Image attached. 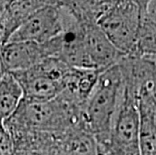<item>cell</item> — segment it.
I'll use <instances>...</instances> for the list:
<instances>
[{
	"instance_id": "cell-1",
	"label": "cell",
	"mask_w": 156,
	"mask_h": 155,
	"mask_svg": "<svg viewBox=\"0 0 156 155\" xmlns=\"http://www.w3.org/2000/svg\"><path fill=\"white\" fill-rule=\"evenodd\" d=\"M125 95L124 79L119 65L102 71L84 105V121L100 149L107 154L112 125Z\"/></svg>"
},
{
	"instance_id": "cell-2",
	"label": "cell",
	"mask_w": 156,
	"mask_h": 155,
	"mask_svg": "<svg viewBox=\"0 0 156 155\" xmlns=\"http://www.w3.org/2000/svg\"><path fill=\"white\" fill-rule=\"evenodd\" d=\"M140 20L141 1H113L97 23L123 55H132L135 54Z\"/></svg>"
},
{
	"instance_id": "cell-3",
	"label": "cell",
	"mask_w": 156,
	"mask_h": 155,
	"mask_svg": "<svg viewBox=\"0 0 156 155\" xmlns=\"http://www.w3.org/2000/svg\"><path fill=\"white\" fill-rule=\"evenodd\" d=\"M69 71L59 68L55 62L44 61L28 71L15 72L27 102L45 103L55 101L68 87Z\"/></svg>"
},
{
	"instance_id": "cell-4",
	"label": "cell",
	"mask_w": 156,
	"mask_h": 155,
	"mask_svg": "<svg viewBox=\"0 0 156 155\" xmlns=\"http://www.w3.org/2000/svg\"><path fill=\"white\" fill-rule=\"evenodd\" d=\"M140 129L137 103L125 91L112 125L108 152L116 155H140Z\"/></svg>"
},
{
	"instance_id": "cell-5",
	"label": "cell",
	"mask_w": 156,
	"mask_h": 155,
	"mask_svg": "<svg viewBox=\"0 0 156 155\" xmlns=\"http://www.w3.org/2000/svg\"><path fill=\"white\" fill-rule=\"evenodd\" d=\"M62 29V11L55 5L45 4L32 13L6 42L28 41L45 45L58 37Z\"/></svg>"
},
{
	"instance_id": "cell-6",
	"label": "cell",
	"mask_w": 156,
	"mask_h": 155,
	"mask_svg": "<svg viewBox=\"0 0 156 155\" xmlns=\"http://www.w3.org/2000/svg\"><path fill=\"white\" fill-rule=\"evenodd\" d=\"M81 13L84 24L86 49L93 69L105 71L117 65L124 55L112 44L97 21L88 17L82 10Z\"/></svg>"
},
{
	"instance_id": "cell-7",
	"label": "cell",
	"mask_w": 156,
	"mask_h": 155,
	"mask_svg": "<svg viewBox=\"0 0 156 155\" xmlns=\"http://www.w3.org/2000/svg\"><path fill=\"white\" fill-rule=\"evenodd\" d=\"M48 55L44 45L34 42H5L0 51V60L5 71L21 72L36 67Z\"/></svg>"
},
{
	"instance_id": "cell-8",
	"label": "cell",
	"mask_w": 156,
	"mask_h": 155,
	"mask_svg": "<svg viewBox=\"0 0 156 155\" xmlns=\"http://www.w3.org/2000/svg\"><path fill=\"white\" fill-rule=\"evenodd\" d=\"M140 114V155H156V93H144L137 99Z\"/></svg>"
},
{
	"instance_id": "cell-9",
	"label": "cell",
	"mask_w": 156,
	"mask_h": 155,
	"mask_svg": "<svg viewBox=\"0 0 156 155\" xmlns=\"http://www.w3.org/2000/svg\"><path fill=\"white\" fill-rule=\"evenodd\" d=\"M132 55L156 60V1H141V20Z\"/></svg>"
},
{
	"instance_id": "cell-10",
	"label": "cell",
	"mask_w": 156,
	"mask_h": 155,
	"mask_svg": "<svg viewBox=\"0 0 156 155\" xmlns=\"http://www.w3.org/2000/svg\"><path fill=\"white\" fill-rule=\"evenodd\" d=\"M24 92L14 74L6 72L0 81V125L16 111Z\"/></svg>"
},
{
	"instance_id": "cell-11",
	"label": "cell",
	"mask_w": 156,
	"mask_h": 155,
	"mask_svg": "<svg viewBox=\"0 0 156 155\" xmlns=\"http://www.w3.org/2000/svg\"><path fill=\"white\" fill-rule=\"evenodd\" d=\"M61 112L55 101L45 103L27 102L25 107V117L32 126L44 129L51 128L61 122Z\"/></svg>"
},
{
	"instance_id": "cell-12",
	"label": "cell",
	"mask_w": 156,
	"mask_h": 155,
	"mask_svg": "<svg viewBox=\"0 0 156 155\" xmlns=\"http://www.w3.org/2000/svg\"><path fill=\"white\" fill-rule=\"evenodd\" d=\"M0 155H15L14 142L8 130L0 125Z\"/></svg>"
},
{
	"instance_id": "cell-13",
	"label": "cell",
	"mask_w": 156,
	"mask_h": 155,
	"mask_svg": "<svg viewBox=\"0 0 156 155\" xmlns=\"http://www.w3.org/2000/svg\"><path fill=\"white\" fill-rule=\"evenodd\" d=\"M5 72H6V71H5L4 67H3L1 60H0V81H1V79L3 78V76H4Z\"/></svg>"
}]
</instances>
